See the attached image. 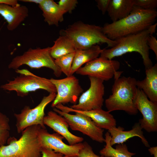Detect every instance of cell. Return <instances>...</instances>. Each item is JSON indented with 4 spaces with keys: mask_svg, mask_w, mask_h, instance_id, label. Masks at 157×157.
<instances>
[{
    "mask_svg": "<svg viewBox=\"0 0 157 157\" xmlns=\"http://www.w3.org/2000/svg\"><path fill=\"white\" fill-rule=\"evenodd\" d=\"M133 103L143 116L139 120L141 127L149 133L156 132L157 104L150 101L142 91L138 88Z\"/></svg>",
    "mask_w": 157,
    "mask_h": 157,
    "instance_id": "cell-13",
    "label": "cell"
},
{
    "mask_svg": "<svg viewBox=\"0 0 157 157\" xmlns=\"http://www.w3.org/2000/svg\"><path fill=\"white\" fill-rule=\"evenodd\" d=\"M38 137L42 147L49 148L63 154L65 157H77L78 152L83 146V143L70 145L63 141L64 138L57 133H50L46 129L40 127Z\"/></svg>",
    "mask_w": 157,
    "mask_h": 157,
    "instance_id": "cell-14",
    "label": "cell"
},
{
    "mask_svg": "<svg viewBox=\"0 0 157 157\" xmlns=\"http://www.w3.org/2000/svg\"><path fill=\"white\" fill-rule=\"evenodd\" d=\"M147 44L149 49H151L154 52L157 59V40L156 38L153 35H150L148 38Z\"/></svg>",
    "mask_w": 157,
    "mask_h": 157,
    "instance_id": "cell-31",
    "label": "cell"
},
{
    "mask_svg": "<svg viewBox=\"0 0 157 157\" xmlns=\"http://www.w3.org/2000/svg\"><path fill=\"white\" fill-rule=\"evenodd\" d=\"M148 151L151 155H153L154 157H157V147H150Z\"/></svg>",
    "mask_w": 157,
    "mask_h": 157,
    "instance_id": "cell-34",
    "label": "cell"
},
{
    "mask_svg": "<svg viewBox=\"0 0 157 157\" xmlns=\"http://www.w3.org/2000/svg\"><path fill=\"white\" fill-rule=\"evenodd\" d=\"M136 81L135 78L130 76L115 78L112 94L105 101L108 111L121 110L130 115L138 113V110L133 103L137 89Z\"/></svg>",
    "mask_w": 157,
    "mask_h": 157,
    "instance_id": "cell-4",
    "label": "cell"
},
{
    "mask_svg": "<svg viewBox=\"0 0 157 157\" xmlns=\"http://www.w3.org/2000/svg\"><path fill=\"white\" fill-rule=\"evenodd\" d=\"M146 77L136 81L138 88L142 90L149 99L157 104V64L145 69Z\"/></svg>",
    "mask_w": 157,
    "mask_h": 157,
    "instance_id": "cell-19",
    "label": "cell"
},
{
    "mask_svg": "<svg viewBox=\"0 0 157 157\" xmlns=\"http://www.w3.org/2000/svg\"><path fill=\"white\" fill-rule=\"evenodd\" d=\"M78 3L77 0H60L58 3L67 13H71Z\"/></svg>",
    "mask_w": 157,
    "mask_h": 157,
    "instance_id": "cell-29",
    "label": "cell"
},
{
    "mask_svg": "<svg viewBox=\"0 0 157 157\" xmlns=\"http://www.w3.org/2000/svg\"><path fill=\"white\" fill-rule=\"evenodd\" d=\"M134 6L133 0H110L107 12L114 22L128 15Z\"/></svg>",
    "mask_w": 157,
    "mask_h": 157,
    "instance_id": "cell-22",
    "label": "cell"
},
{
    "mask_svg": "<svg viewBox=\"0 0 157 157\" xmlns=\"http://www.w3.org/2000/svg\"><path fill=\"white\" fill-rule=\"evenodd\" d=\"M157 23L135 34L130 35L115 40L116 44L109 49H103L100 56L109 60L128 53L136 52L141 56L145 69L153 65L150 58L147 39L156 30Z\"/></svg>",
    "mask_w": 157,
    "mask_h": 157,
    "instance_id": "cell-2",
    "label": "cell"
},
{
    "mask_svg": "<svg viewBox=\"0 0 157 157\" xmlns=\"http://www.w3.org/2000/svg\"><path fill=\"white\" fill-rule=\"evenodd\" d=\"M89 77L90 83L89 88L81 94L78 103L71 106V108L82 111L102 108L104 101V81L95 77Z\"/></svg>",
    "mask_w": 157,
    "mask_h": 157,
    "instance_id": "cell-12",
    "label": "cell"
},
{
    "mask_svg": "<svg viewBox=\"0 0 157 157\" xmlns=\"http://www.w3.org/2000/svg\"><path fill=\"white\" fill-rule=\"evenodd\" d=\"M60 35L66 36L73 42L76 50L85 49L99 43H106L111 48L116 40L108 38L104 33L102 27L79 21L60 31Z\"/></svg>",
    "mask_w": 157,
    "mask_h": 157,
    "instance_id": "cell-3",
    "label": "cell"
},
{
    "mask_svg": "<svg viewBox=\"0 0 157 157\" xmlns=\"http://www.w3.org/2000/svg\"><path fill=\"white\" fill-rule=\"evenodd\" d=\"M120 66L117 60H109L100 56L86 63L76 73L83 76L95 77L104 81L112 78Z\"/></svg>",
    "mask_w": 157,
    "mask_h": 157,
    "instance_id": "cell-11",
    "label": "cell"
},
{
    "mask_svg": "<svg viewBox=\"0 0 157 157\" xmlns=\"http://www.w3.org/2000/svg\"><path fill=\"white\" fill-rule=\"evenodd\" d=\"M83 143V146L79 150L77 157H105L96 154L92 147L87 142L85 141Z\"/></svg>",
    "mask_w": 157,
    "mask_h": 157,
    "instance_id": "cell-28",
    "label": "cell"
},
{
    "mask_svg": "<svg viewBox=\"0 0 157 157\" xmlns=\"http://www.w3.org/2000/svg\"><path fill=\"white\" fill-rule=\"evenodd\" d=\"M15 71L20 75L13 80L8 81L7 83L1 86V88L15 91L18 96L22 97L39 89L45 90L49 93H56V88L50 79L37 76L26 69H18Z\"/></svg>",
    "mask_w": 157,
    "mask_h": 157,
    "instance_id": "cell-6",
    "label": "cell"
},
{
    "mask_svg": "<svg viewBox=\"0 0 157 157\" xmlns=\"http://www.w3.org/2000/svg\"><path fill=\"white\" fill-rule=\"evenodd\" d=\"M75 52L66 54L55 59L56 65L60 69L62 72L67 76H69Z\"/></svg>",
    "mask_w": 157,
    "mask_h": 157,
    "instance_id": "cell-25",
    "label": "cell"
},
{
    "mask_svg": "<svg viewBox=\"0 0 157 157\" xmlns=\"http://www.w3.org/2000/svg\"><path fill=\"white\" fill-rule=\"evenodd\" d=\"M110 0H96L97 6L102 14L104 15L107 12Z\"/></svg>",
    "mask_w": 157,
    "mask_h": 157,
    "instance_id": "cell-32",
    "label": "cell"
},
{
    "mask_svg": "<svg viewBox=\"0 0 157 157\" xmlns=\"http://www.w3.org/2000/svg\"><path fill=\"white\" fill-rule=\"evenodd\" d=\"M134 6L143 9H156L157 6V0H133Z\"/></svg>",
    "mask_w": 157,
    "mask_h": 157,
    "instance_id": "cell-27",
    "label": "cell"
},
{
    "mask_svg": "<svg viewBox=\"0 0 157 157\" xmlns=\"http://www.w3.org/2000/svg\"><path fill=\"white\" fill-rule=\"evenodd\" d=\"M56 93H50L44 96L40 103L35 108H31L29 106H25L19 113H14L16 119V126L18 133H22L27 128L34 125H40L46 129L44 124V109L46 106L53 101Z\"/></svg>",
    "mask_w": 157,
    "mask_h": 157,
    "instance_id": "cell-8",
    "label": "cell"
},
{
    "mask_svg": "<svg viewBox=\"0 0 157 157\" xmlns=\"http://www.w3.org/2000/svg\"><path fill=\"white\" fill-rule=\"evenodd\" d=\"M43 0H21L20 1L24 2L34 3L39 5L43 1Z\"/></svg>",
    "mask_w": 157,
    "mask_h": 157,
    "instance_id": "cell-35",
    "label": "cell"
},
{
    "mask_svg": "<svg viewBox=\"0 0 157 157\" xmlns=\"http://www.w3.org/2000/svg\"><path fill=\"white\" fill-rule=\"evenodd\" d=\"M42 157H65L61 153L56 152L48 148L42 147L41 149Z\"/></svg>",
    "mask_w": 157,
    "mask_h": 157,
    "instance_id": "cell-30",
    "label": "cell"
},
{
    "mask_svg": "<svg viewBox=\"0 0 157 157\" xmlns=\"http://www.w3.org/2000/svg\"><path fill=\"white\" fill-rule=\"evenodd\" d=\"M53 111L63 117L72 130L79 131L92 140L99 143L105 142L104 129L99 127L89 117L76 113L75 114L63 112L54 108Z\"/></svg>",
    "mask_w": 157,
    "mask_h": 157,
    "instance_id": "cell-9",
    "label": "cell"
},
{
    "mask_svg": "<svg viewBox=\"0 0 157 157\" xmlns=\"http://www.w3.org/2000/svg\"><path fill=\"white\" fill-rule=\"evenodd\" d=\"M102 50L97 44L86 49L76 50L69 76L73 75L83 64L98 57Z\"/></svg>",
    "mask_w": 157,
    "mask_h": 157,
    "instance_id": "cell-21",
    "label": "cell"
},
{
    "mask_svg": "<svg viewBox=\"0 0 157 157\" xmlns=\"http://www.w3.org/2000/svg\"><path fill=\"white\" fill-rule=\"evenodd\" d=\"M55 108L65 112L79 113L90 117L100 128L108 130L116 127V121L113 115L108 111L102 108L88 111H82L74 109L70 107L59 104Z\"/></svg>",
    "mask_w": 157,
    "mask_h": 157,
    "instance_id": "cell-16",
    "label": "cell"
},
{
    "mask_svg": "<svg viewBox=\"0 0 157 157\" xmlns=\"http://www.w3.org/2000/svg\"><path fill=\"white\" fill-rule=\"evenodd\" d=\"M157 16L156 9L146 10L134 6L128 15L111 23L105 24L102 27L103 31L108 38L115 40L147 28L154 24Z\"/></svg>",
    "mask_w": 157,
    "mask_h": 157,
    "instance_id": "cell-1",
    "label": "cell"
},
{
    "mask_svg": "<svg viewBox=\"0 0 157 157\" xmlns=\"http://www.w3.org/2000/svg\"><path fill=\"white\" fill-rule=\"evenodd\" d=\"M43 123L44 125L65 138L70 145L81 142L84 140L83 138L71 133L68 129L69 125L65 119L53 111H49L44 116Z\"/></svg>",
    "mask_w": 157,
    "mask_h": 157,
    "instance_id": "cell-15",
    "label": "cell"
},
{
    "mask_svg": "<svg viewBox=\"0 0 157 157\" xmlns=\"http://www.w3.org/2000/svg\"><path fill=\"white\" fill-rule=\"evenodd\" d=\"M9 118L0 111V146L5 145L10 137Z\"/></svg>",
    "mask_w": 157,
    "mask_h": 157,
    "instance_id": "cell-26",
    "label": "cell"
},
{
    "mask_svg": "<svg viewBox=\"0 0 157 157\" xmlns=\"http://www.w3.org/2000/svg\"><path fill=\"white\" fill-rule=\"evenodd\" d=\"M50 80L55 85L57 93L51 105L52 107L54 108L59 104H77L83 89L76 77L72 75L62 79L51 78Z\"/></svg>",
    "mask_w": 157,
    "mask_h": 157,
    "instance_id": "cell-10",
    "label": "cell"
},
{
    "mask_svg": "<svg viewBox=\"0 0 157 157\" xmlns=\"http://www.w3.org/2000/svg\"><path fill=\"white\" fill-rule=\"evenodd\" d=\"M54 42L53 45L50 47V53L54 59L76 51L73 41L66 36L60 35Z\"/></svg>",
    "mask_w": 157,
    "mask_h": 157,
    "instance_id": "cell-24",
    "label": "cell"
},
{
    "mask_svg": "<svg viewBox=\"0 0 157 157\" xmlns=\"http://www.w3.org/2000/svg\"><path fill=\"white\" fill-rule=\"evenodd\" d=\"M0 3L9 5L12 6H15L20 5L17 0H0Z\"/></svg>",
    "mask_w": 157,
    "mask_h": 157,
    "instance_id": "cell-33",
    "label": "cell"
},
{
    "mask_svg": "<svg viewBox=\"0 0 157 157\" xmlns=\"http://www.w3.org/2000/svg\"><path fill=\"white\" fill-rule=\"evenodd\" d=\"M139 123H135L132 129L124 131L123 128L116 127L108 130L111 136L110 144L112 146L116 144L124 143L130 138L137 136L140 138L142 142L147 147L150 145L143 135V133Z\"/></svg>",
    "mask_w": 157,
    "mask_h": 157,
    "instance_id": "cell-18",
    "label": "cell"
},
{
    "mask_svg": "<svg viewBox=\"0 0 157 157\" xmlns=\"http://www.w3.org/2000/svg\"><path fill=\"white\" fill-rule=\"evenodd\" d=\"M40 125L28 127L19 139L10 137L7 145L0 146V157H42L38 135Z\"/></svg>",
    "mask_w": 157,
    "mask_h": 157,
    "instance_id": "cell-5",
    "label": "cell"
},
{
    "mask_svg": "<svg viewBox=\"0 0 157 157\" xmlns=\"http://www.w3.org/2000/svg\"><path fill=\"white\" fill-rule=\"evenodd\" d=\"M28 10L24 5L12 6L0 3V15L6 21L10 31L16 29L28 15Z\"/></svg>",
    "mask_w": 157,
    "mask_h": 157,
    "instance_id": "cell-17",
    "label": "cell"
},
{
    "mask_svg": "<svg viewBox=\"0 0 157 157\" xmlns=\"http://www.w3.org/2000/svg\"><path fill=\"white\" fill-rule=\"evenodd\" d=\"M42 12L44 21L49 26H58L64 20L67 12L53 0H43L38 5Z\"/></svg>",
    "mask_w": 157,
    "mask_h": 157,
    "instance_id": "cell-20",
    "label": "cell"
},
{
    "mask_svg": "<svg viewBox=\"0 0 157 157\" xmlns=\"http://www.w3.org/2000/svg\"><path fill=\"white\" fill-rule=\"evenodd\" d=\"M50 49L49 47L30 48L22 54L14 57L9 64L8 68L16 70L23 65L34 69L45 67L52 70L55 76L59 77L62 72L51 56Z\"/></svg>",
    "mask_w": 157,
    "mask_h": 157,
    "instance_id": "cell-7",
    "label": "cell"
},
{
    "mask_svg": "<svg viewBox=\"0 0 157 157\" xmlns=\"http://www.w3.org/2000/svg\"><path fill=\"white\" fill-rule=\"evenodd\" d=\"M105 136L106 144L99 151L101 155L105 157H132L136 154L129 151L126 145L124 143L118 144L115 148H113L110 144L111 136L108 131Z\"/></svg>",
    "mask_w": 157,
    "mask_h": 157,
    "instance_id": "cell-23",
    "label": "cell"
}]
</instances>
